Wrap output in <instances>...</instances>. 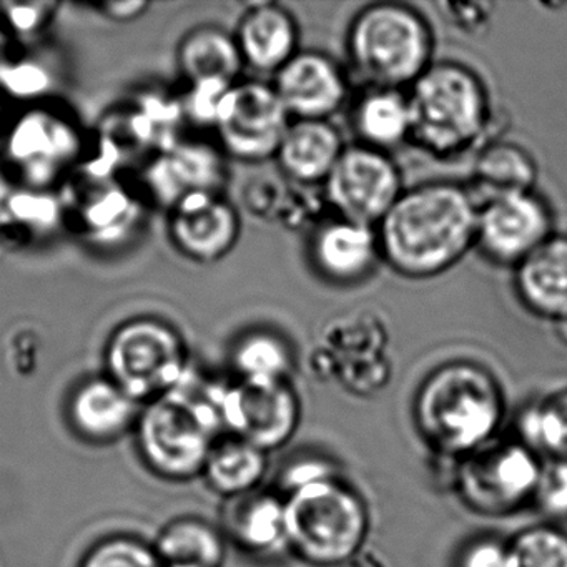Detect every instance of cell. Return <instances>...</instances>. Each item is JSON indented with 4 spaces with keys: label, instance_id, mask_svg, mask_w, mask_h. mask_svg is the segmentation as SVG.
Returning a JSON list of instances; mask_svg holds the SVG:
<instances>
[{
    "label": "cell",
    "instance_id": "obj_1",
    "mask_svg": "<svg viewBox=\"0 0 567 567\" xmlns=\"http://www.w3.org/2000/svg\"><path fill=\"white\" fill-rule=\"evenodd\" d=\"M477 210L470 188L456 182L408 188L378 224L381 258L410 280L440 277L476 247Z\"/></svg>",
    "mask_w": 567,
    "mask_h": 567
},
{
    "label": "cell",
    "instance_id": "obj_2",
    "mask_svg": "<svg viewBox=\"0 0 567 567\" xmlns=\"http://www.w3.org/2000/svg\"><path fill=\"white\" fill-rule=\"evenodd\" d=\"M225 384L188 371L174 391L142 408L135 446L151 473L171 483L202 477L215 441L225 434Z\"/></svg>",
    "mask_w": 567,
    "mask_h": 567
},
{
    "label": "cell",
    "instance_id": "obj_3",
    "mask_svg": "<svg viewBox=\"0 0 567 567\" xmlns=\"http://www.w3.org/2000/svg\"><path fill=\"white\" fill-rule=\"evenodd\" d=\"M504 398L494 374L456 360L431 371L414 400V420L437 453L470 456L491 443L503 421Z\"/></svg>",
    "mask_w": 567,
    "mask_h": 567
},
{
    "label": "cell",
    "instance_id": "obj_4",
    "mask_svg": "<svg viewBox=\"0 0 567 567\" xmlns=\"http://www.w3.org/2000/svg\"><path fill=\"white\" fill-rule=\"evenodd\" d=\"M411 144L437 161L486 144L493 104L483 79L460 62H433L408 89Z\"/></svg>",
    "mask_w": 567,
    "mask_h": 567
},
{
    "label": "cell",
    "instance_id": "obj_5",
    "mask_svg": "<svg viewBox=\"0 0 567 567\" xmlns=\"http://www.w3.org/2000/svg\"><path fill=\"white\" fill-rule=\"evenodd\" d=\"M347 54L351 71L367 87L403 91L433 65V29L411 6L377 2L350 22Z\"/></svg>",
    "mask_w": 567,
    "mask_h": 567
},
{
    "label": "cell",
    "instance_id": "obj_6",
    "mask_svg": "<svg viewBox=\"0 0 567 567\" xmlns=\"http://www.w3.org/2000/svg\"><path fill=\"white\" fill-rule=\"evenodd\" d=\"M287 546L315 567L353 560L370 530L367 504L337 477L317 481L285 497Z\"/></svg>",
    "mask_w": 567,
    "mask_h": 567
},
{
    "label": "cell",
    "instance_id": "obj_7",
    "mask_svg": "<svg viewBox=\"0 0 567 567\" xmlns=\"http://www.w3.org/2000/svg\"><path fill=\"white\" fill-rule=\"evenodd\" d=\"M104 367L105 377L144 406L174 391L190 371L181 334L155 318L121 324L109 338Z\"/></svg>",
    "mask_w": 567,
    "mask_h": 567
},
{
    "label": "cell",
    "instance_id": "obj_8",
    "mask_svg": "<svg viewBox=\"0 0 567 567\" xmlns=\"http://www.w3.org/2000/svg\"><path fill=\"white\" fill-rule=\"evenodd\" d=\"M85 151L84 135L72 118L54 109L34 107L9 125L0 155L22 187L51 190L74 174Z\"/></svg>",
    "mask_w": 567,
    "mask_h": 567
},
{
    "label": "cell",
    "instance_id": "obj_9",
    "mask_svg": "<svg viewBox=\"0 0 567 567\" xmlns=\"http://www.w3.org/2000/svg\"><path fill=\"white\" fill-rule=\"evenodd\" d=\"M543 463L520 443H487L463 457L456 486L467 507L487 516L514 513L533 501Z\"/></svg>",
    "mask_w": 567,
    "mask_h": 567
},
{
    "label": "cell",
    "instance_id": "obj_10",
    "mask_svg": "<svg viewBox=\"0 0 567 567\" xmlns=\"http://www.w3.org/2000/svg\"><path fill=\"white\" fill-rule=\"evenodd\" d=\"M403 192V175L390 154L361 144L344 147L323 184L334 217L370 227H378Z\"/></svg>",
    "mask_w": 567,
    "mask_h": 567
},
{
    "label": "cell",
    "instance_id": "obj_11",
    "mask_svg": "<svg viewBox=\"0 0 567 567\" xmlns=\"http://www.w3.org/2000/svg\"><path fill=\"white\" fill-rule=\"evenodd\" d=\"M290 124L274 84L247 81L227 92L214 128L225 155L245 164H261L275 158Z\"/></svg>",
    "mask_w": 567,
    "mask_h": 567
},
{
    "label": "cell",
    "instance_id": "obj_12",
    "mask_svg": "<svg viewBox=\"0 0 567 567\" xmlns=\"http://www.w3.org/2000/svg\"><path fill=\"white\" fill-rule=\"evenodd\" d=\"M64 224L79 237L102 247L122 244L142 220L144 202L121 177L75 171L61 197Z\"/></svg>",
    "mask_w": 567,
    "mask_h": 567
},
{
    "label": "cell",
    "instance_id": "obj_13",
    "mask_svg": "<svg viewBox=\"0 0 567 567\" xmlns=\"http://www.w3.org/2000/svg\"><path fill=\"white\" fill-rule=\"evenodd\" d=\"M300 400L288 380L225 384L221 423L225 434L265 453L285 446L300 423Z\"/></svg>",
    "mask_w": 567,
    "mask_h": 567
},
{
    "label": "cell",
    "instance_id": "obj_14",
    "mask_svg": "<svg viewBox=\"0 0 567 567\" xmlns=\"http://www.w3.org/2000/svg\"><path fill=\"white\" fill-rule=\"evenodd\" d=\"M553 235V212L536 192L491 198L480 204L476 247L497 267L514 270Z\"/></svg>",
    "mask_w": 567,
    "mask_h": 567
},
{
    "label": "cell",
    "instance_id": "obj_15",
    "mask_svg": "<svg viewBox=\"0 0 567 567\" xmlns=\"http://www.w3.org/2000/svg\"><path fill=\"white\" fill-rule=\"evenodd\" d=\"M228 171L224 152L205 142H184L154 155L142 165L137 192L141 197L171 210L195 192L221 194Z\"/></svg>",
    "mask_w": 567,
    "mask_h": 567
},
{
    "label": "cell",
    "instance_id": "obj_16",
    "mask_svg": "<svg viewBox=\"0 0 567 567\" xmlns=\"http://www.w3.org/2000/svg\"><path fill=\"white\" fill-rule=\"evenodd\" d=\"M168 212L172 244L188 260L215 264L238 244L240 215L218 192H195Z\"/></svg>",
    "mask_w": 567,
    "mask_h": 567
},
{
    "label": "cell",
    "instance_id": "obj_17",
    "mask_svg": "<svg viewBox=\"0 0 567 567\" xmlns=\"http://www.w3.org/2000/svg\"><path fill=\"white\" fill-rule=\"evenodd\" d=\"M274 87L291 121H330L350 94L347 72L318 51L298 52L275 74Z\"/></svg>",
    "mask_w": 567,
    "mask_h": 567
},
{
    "label": "cell",
    "instance_id": "obj_18",
    "mask_svg": "<svg viewBox=\"0 0 567 567\" xmlns=\"http://www.w3.org/2000/svg\"><path fill=\"white\" fill-rule=\"evenodd\" d=\"M308 257L318 277L334 287L363 284L383 261L377 227L334 215L313 228Z\"/></svg>",
    "mask_w": 567,
    "mask_h": 567
},
{
    "label": "cell",
    "instance_id": "obj_19",
    "mask_svg": "<svg viewBox=\"0 0 567 567\" xmlns=\"http://www.w3.org/2000/svg\"><path fill=\"white\" fill-rule=\"evenodd\" d=\"M144 404L107 377L89 378L69 394L65 420L72 433L92 446H109L134 434Z\"/></svg>",
    "mask_w": 567,
    "mask_h": 567
},
{
    "label": "cell",
    "instance_id": "obj_20",
    "mask_svg": "<svg viewBox=\"0 0 567 567\" xmlns=\"http://www.w3.org/2000/svg\"><path fill=\"white\" fill-rule=\"evenodd\" d=\"M235 41L245 65L275 75L300 52V29L285 6L258 2L241 14Z\"/></svg>",
    "mask_w": 567,
    "mask_h": 567
},
{
    "label": "cell",
    "instance_id": "obj_21",
    "mask_svg": "<svg viewBox=\"0 0 567 567\" xmlns=\"http://www.w3.org/2000/svg\"><path fill=\"white\" fill-rule=\"evenodd\" d=\"M514 291L529 313L567 317V235H553L514 268Z\"/></svg>",
    "mask_w": 567,
    "mask_h": 567
},
{
    "label": "cell",
    "instance_id": "obj_22",
    "mask_svg": "<svg viewBox=\"0 0 567 567\" xmlns=\"http://www.w3.org/2000/svg\"><path fill=\"white\" fill-rule=\"evenodd\" d=\"M340 131L330 121H291L275 161L288 182L301 187H318L343 154Z\"/></svg>",
    "mask_w": 567,
    "mask_h": 567
},
{
    "label": "cell",
    "instance_id": "obj_23",
    "mask_svg": "<svg viewBox=\"0 0 567 567\" xmlns=\"http://www.w3.org/2000/svg\"><path fill=\"white\" fill-rule=\"evenodd\" d=\"M177 62L188 89L231 87L245 65L235 35L212 25L195 29L182 41Z\"/></svg>",
    "mask_w": 567,
    "mask_h": 567
},
{
    "label": "cell",
    "instance_id": "obj_24",
    "mask_svg": "<svg viewBox=\"0 0 567 567\" xmlns=\"http://www.w3.org/2000/svg\"><path fill=\"white\" fill-rule=\"evenodd\" d=\"M536 181V161L523 145L487 141L477 152L467 188L480 205L491 198L534 192Z\"/></svg>",
    "mask_w": 567,
    "mask_h": 567
},
{
    "label": "cell",
    "instance_id": "obj_25",
    "mask_svg": "<svg viewBox=\"0 0 567 567\" xmlns=\"http://www.w3.org/2000/svg\"><path fill=\"white\" fill-rule=\"evenodd\" d=\"M351 127L358 144L390 152L411 138L408 95L398 89L368 87L354 102Z\"/></svg>",
    "mask_w": 567,
    "mask_h": 567
},
{
    "label": "cell",
    "instance_id": "obj_26",
    "mask_svg": "<svg viewBox=\"0 0 567 567\" xmlns=\"http://www.w3.org/2000/svg\"><path fill=\"white\" fill-rule=\"evenodd\" d=\"M228 503L227 534L240 549L264 556L287 546L285 499L255 491Z\"/></svg>",
    "mask_w": 567,
    "mask_h": 567
},
{
    "label": "cell",
    "instance_id": "obj_27",
    "mask_svg": "<svg viewBox=\"0 0 567 567\" xmlns=\"http://www.w3.org/2000/svg\"><path fill=\"white\" fill-rule=\"evenodd\" d=\"M267 470L268 453L240 437L224 434L215 441L202 477L214 493L230 501L258 491Z\"/></svg>",
    "mask_w": 567,
    "mask_h": 567
},
{
    "label": "cell",
    "instance_id": "obj_28",
    "mask_svg": "<svg viewBox=\"0 0 567 567\" xmlns=\"http://www.w3.org/2000/svg\"><path fill=\"white\" fill-rule=\"evenodd\" d=\"M152 544L164 567H224L227 559L224 534L202 517L172 519Z\"/></svg>",
    "mask_w": 567,
    "mask_h": 567
},
{
    "label": "cell",
    "instance_id": "obj_29",
    "mask_svg": "<svg viewBox=\"0 0 567 567\" xmlns=\"http://www.w3.org/2000/svg\"><path fill=\"white\" fill-rule=\"evenodd\" d=\"M64 224L61 197L49 190L18 187L0 192V238L28 244Z\"/></svg>",
    "mask_w": 567,
    "mask_h": 567
},
{
    "label": "cell",
    "instance_id": "obj_30",
    "mask_svg": "<svg viewBox=\"0 0 567 567\" xmlns=\"http://www.w3.org/2000/svg\"><path fill=\"white\" fill-rule=\"evenodd\" d=\"M520 443L539 456L567 461V390L530 404L519 423Z\"/></svg>",
    "mask_w": 567,
    "mask_h": 567
},
{
    "label": "cell",
    "instance_id": "obj_31",
    "mask_svg": "<svg viewBox=\"0 0 567 567\" xmlns=\"http://www.w3.org/2000/svg\"><path fill=\"white\" fill-rule=\"evenodd\" d=\"M231 364L240 380H288L293 367V353L280 334L254 331L238 341L231 353Z\"/></svg>",
    "mask_w": 567,
    "mask_h": 567
},
{
    "label": "cell",
    "instance_id": "obj_32",
    "mask_svg": "<svg viewBox=\"0 0 567 567\" xmlns=\"http://www.w3.org/2000/svg\"><path fill=\"white\" fill-rule=\"evenodd\" d=\"M506 546L509 567H567V533L559 527H527Z\"/></svg>",
    "mask_w": 567,
    "mask_h": 567
},
{
    "label": "cell",
    "instance_id": "obj_33",
    "mask_svg": "<svg viewBox=\"0 0 567 567\" xmlns=\"http://www.w3.org/2000/svg\"><path fill=\"white\" fill-rule=\"evenodd\" d=\"M78 567H164L154 544L141 537L117 534L89 547Z\"/></svg>",
    "mask_w": 567,
    "mask_h": 567
},
{
    "label": "cell",
    "instance_id": "obj_34",
    "mask_svg": "<svg viewBox=\"0 0 567 567\" xmlns=\"http://www.w3.org/2000/svg\"><path fill=\"white\" fill-rule=\"evenodd\" d=\"M54 87L51 69L32 59H12L0 72V92L21 102L44 99Z\"/></svg>",
    "mask_w": 567,
    "mask_h": 567
},
{
    "label": "cell",
    "instance_id": "obj_35",
    "mask_svg": "<svg viewBox=\"0 0 567 567\" xmlns=\"http://www.w3.org/2000/svg\"><path fill=\"white\" fill-rule=\"evenodd\" d=\"M58 9L55 2H6L0 4V24L11 38H32L51 24Z\"/></svg>",
    "mask_w": 567,
    "mask_h": 567
},
{
    "label": "cell",
    "instance_id": "obj_36",
    "mask_svg": "<svg viewBox=\"0 0 567 567\" xmlns=\"http://www.w3.org/2000/svg\"><path fill=\"white\" fill-rule=\"evenodd\" d=\"M544 514L557 519L567 517V461L549 460L543 464L533 497Z\"/></svg>",
    "mask_w": 567,
    "mask_h": 567
},
{
    "label": "cell",
    "instance_id": "obj_37",
    "mask_svg": "<svg viewBox=\"0 0 567 567\" xmlns=\"http://www.w3.org/2000/svg\"><path fill=\"white\" fill-rule=\"evenodd\" d=\"M287 192H281L271 181H255L248 185L244 194V204L250 215L267 220L285 212L288 202Z\"/></svg>",
    "mask_w": 567,
    "mask_h": 567
},
{
    "label": "cell",
    "instance_id": "obj_38",
    "mask_svg": "<svg viewBox=\"0 0 567 567\" xmlns=\"http://www.w3.org/2000/svg\"><path fill=\"white\" fill-rule=\"evenodd\" d=\"M457 567H509L507 546L496 539H481L463 550Z\"/></svg>",
    "mask_w": 567,
    "mask_h": 567
},
{
    "label": "cell",
    "instance_id": "obj_39",
    "mask_svg": "<svg viewBox=\"0 0 567 567\" xmlns=\"http://www.w3.org/2000/svg\"><path fill=\"white\" fill-rule=\"evenodd\" d=\"M333 476V471L328 467V464L321 463V461L305 460L288 467L284 484L288 493H291V491L300 489V487L308 486V484Z\"/></svg>",
    "mask_w": 567,
    "mask_h": 567
},
{
    "label": "cell",
    "instance_id": "obj_40",
    "mask_svg": "<svg viewBox=\"0 0 567 567\" xmlns=\"http://www.w3.org/2000/svg\"><path fill=\"white\" fill-rule=\"evenodd\" d=\"M447 16H450L451 22L456 25L461 31L477 32L484 25H487L491 19V9L493 6L489 4H447Z\"/></svg>",
    "mask_w": 567,
    "mask_h": 567
},
{
    "label": "cell",
    "instance_id": "obj_41",
    "mask_svg": "<svg viewBox=\"0 0 567 567\" xmlns=\"http://www.w3.org/2000/svg\"><path fill=\"white\" fill-rule=\"evenodd\" d=\"M95 9L109 21L125 24V22L142 18L151 9V4L144 0H121V2H105V4L95 6Z\"/></svg>",
    "mask_w": 567,
    "mask_h": 567
},
{
    "label": "cell",
    "instance_id": "obj_42",
    "mask_svg": "<svg viewBox=\"0 0 567 567\" xmlns=\"http://www.w3.org/2000/svg\"><path fill=\"white\" fill-rule=\"evenodd\" d=\"M14 59L12 55V38L9 32L0 24V72L4 71L6 65Z\"/></svg>",
    "mask_w": 567,
    "mask_h": 567
},
{
    "label": "cell",
    "instance_id": "obj_43",
    "mask_svg": "<svg viewBox=\"0 0 567 567\" xmlns=\"http://www.w3.org/2000/svg\"><path fill=\"white\" fill-rule=\"evenodd\" d=\"M554 328H556L557 338H559L564 344H567V317L554 321Z\"/></svg>",
    "mask_w": 567,
    "mask_h": 567
},
{
    "label": "cell",
    "instance_id": "obj_44",
    "mask_svg": "<svg viewBox=\"0 0 567 567\" xmlns=\"http://www.w3.org/2000/svg\"><path fill=\"white\" fill-rule=\"evenodd\" d=\"M9 125L4 124V109L0 105V152H2V145H4L6 132H8Z\"/></svg>",
    "mask_w": 567,
    "mask_h": 567
}]
</instances>
